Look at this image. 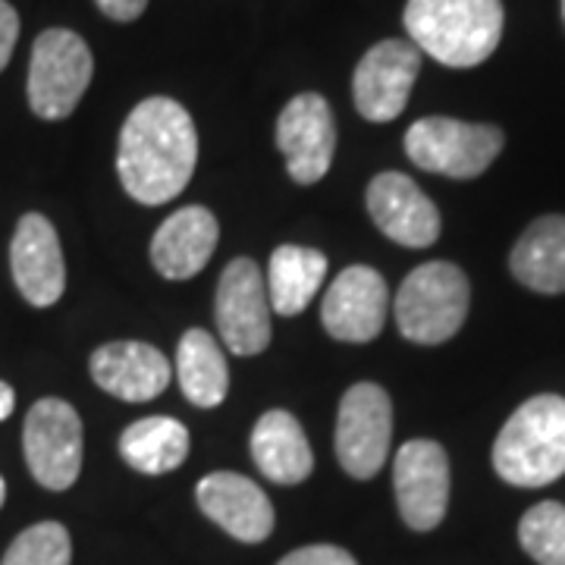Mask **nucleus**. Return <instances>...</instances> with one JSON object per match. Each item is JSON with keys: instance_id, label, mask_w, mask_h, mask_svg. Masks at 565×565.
I'll use <instances>...</instances> for the list:
<instances>
[{"instance_id": "obj_1", "label": "nucleus", "mask_w": 565, "mask_h": 565, "mask_svg": "<svg viewBox=\"0 0 565 565\" xmlns=\"http://www.w3.org/2000/svg\"><path fill=\"white\" fill-rule=\"evenodd\" d=\"M199 163V132L189 110L173 98H145L120 129L117 173L129 199L167 204L192 182Z\"/></svg>"}, {"instance_id": "obj_2", "label": "nucleus", "mask_w": 565, "mask_h": 565, "mask_svg": "<svg viewBox=\"0 0 565 565\" xmlns=\"http://www.w3.org/2000/svg\"><path fill=\"white\" fill-rule=\"evenodd\" d=\"M408 41L452 70L484 63L503 39L500 0H408L405 3Z\"/></svg>"}, {"instance_id": "obj_3", "label": "nucleus", "mask_w": 565, "mask_h": 565, "mask_svg": "<svg viewBox=\"0 0 565 565\" xmlns=\"http://www.w3.org/2000/svg\"><path fill=\"white\" fill-rule=\"evenodd\" d=\"M493 468L512 487H546L565 475V399L541 393L512 412L493 444Z\"/></svg>"}, {"instance_id": "obj_4", "label": "nucleus", "mask_w": 565, "mask_h": 565, "mask_svg": "<svg viewBox=\"0 0 565 565\" xmlns=\"http://www.w3.org/2000/svg\"><path fill=\"white\" fill-rule=\"evenodd\" d=\"M471 289L462 267L427 262L415 267L396 292V327L408 343L440 345L462 330Z\"/></svg>"}, {"instance_id": "obj_5", "label": "nucleus", "mask_w": 565, "mask_h": 565, "mask_svg": "<svg viewBox=\"0 0 565 565\" xmlns=\"http://www.w3.org/2000/svg\"><path fill=\"white\" fill-rule=\"evenodd\" d=\"M95 76V57L88 44L70 29H47L32 44L25 95L41 120H66Z\"/></svg>"}, {"instance_id": "obj_6", "label": "nucleus", "mask_w": 565, "mask_h": 565, "mask_svg": "<svg viewBox=\"0 0 565 565\" xmlns=\"http://www.w3.org/2000/svg\"><path fill=\"white\" fill-rule=\"evenodd\" d=\"M503 132L487 122H462L452 117H424L405 132V154L427 173L452 180H475L503 151Z\"/></svg>"}, {"instance_id": "obj_7", "label": "nucleus", "mask_w": 565, "mask_h": 565, "mask_svg": "<svg viewBox=\"0 0 565 565\" xmlns=\"http://www.w3.org/2000/svg\"><path fill=\"white\" fill-rule=\"evenodd\" d=\"M22 449L32 478L44 490H70L82 471V418L63 399H39L25 415Z\"/></svg>"}, {"instance_id": "obj_8", "label": "nucleus", "mask_w": 565, "mask_h": 565, "mask_svg": "<svg viewBox=\"0 0 565 565\" xmlns=\"http://www.w3.org/2000/svg\"><path fill=\"white\" fill-rule=\"evenodd\" d=\"M393 403L384 386L355 384L345 390L337 412V459L355 481H371L390 456Z\"/></svg>"}, {"instance_id": "obj_9", "label": "nucleus", "mask_w": 565, "mask_h": 565, "mask_svg": "<svg viewBox=\"0 0 565 565\" xmlns=\"http://www.w3.org/2000/svg\"><path fill=\"white\" fill-rule=\"evenodd\" d=\"M270 299L264 274L252 258H233L217 282V330L223 345L236 355H258L270 345Z\"/></svg>"}, {"instance_id": "obj_10", "label": "nucleus", "mask_w": 565, "mask_h": 565, "mask_svg": "<svg viewBox=\"0 0 565 565\" xmlns=\"http://www.w3.org/2000/svg\"><path fill=\"white\" fill-rule=\"evenodd\" d=\"M422 73V51L403 39L377 41L352 76V102L367 122L396 120Z\"/></svg>"}, {"instance_id": "obj_11", "label": "nucleus", "mask_w": 565, "mask_h": 565, "mask_svg": "<svg viewBox=\"0 0 565 565\" xmlns=\"http://www.w3.org/2000/svg\"><path fill=\"white\" fill-rule=\"evenodd\" d=\"M277 148L286 158V173L299 185H315L327 177L337 151V122L323 95L305 92L282 107Z\"/></svg>"}, {"instance_id": "obj_12", "label": "nucleus", "mask_w": 565, "mask_h": 565, "mask_svg": "<svg viewBox=\"0 0 565 565\" xmlns=\"http://www.w3.org/2000/svg\"><path fill=\"white\" fill-rule=\"evenodd\" d=\"M399 515L412 531H434L449 505V459L434 440H408L393 462Z\"/></svg>"}, {"instance_id": "obj_13", "label": "nucleus", "mask_w": 565, "mask_h": 565, "mask_svg": "<svg viewBox=\"0 0 565 565\" xmlns=\"http://www.w3.org/2000/svg\"><path fill=\"white\" fill-rule=\"evenodd\" d=\"M390 292L374 267L352 264L330 282L321 302L327 333L340 343H371L384 330Z\"/></svg>"}, {"instance_id": "obj_14", "label": "nucleus", "mask_w": 565, "mask_h": 565, "mask_svg": "<svg viewBox=\"0 0 565 565\" xmlns=\"http://www.w3.org/2000/svg\"><path fill=\"white\" fill-rule=\"evenodd\" d=\"M367 214L386 239L403 248H427L440 239V211L405 173L386 170L367 185Z\"/></svg>"}, {"instance_id": "obj_15", "label": "nucleus", "mask_w": 565, "mask_h": 565, "mask_svg": "<svg viewBox=\"0 0 565 565\" xmlns=\"http://www.w3.org/2000/svg\"><path fill=\"white\" fill-rule=\"evenodd\" d=\"M10 267L13 282L22 299L35 308H51L66 289V262L54 223L44 214H25L17 223L10 243Z\"/></svg>"}, {"instance_id": "obj_16", "label": "nucleus", "mask_w": 565, "mask_h": 565, "mask_svg": "<svg viewBox=\"0 0 565 565\" xmlns=\"http://www.w3.org/2000/svg\"><path fill=\"white\" fill-rule=\"evenodd\" d=\"M195 500L214 525L243 544H262L274 531V505L267 493L236 471H214L202 478Z\"/></svg>"}, {"instance_id": "obj_17", "label": "nucleus", "mask_w": 565, "mask_h": 565, "mask_svg": "<svg viewBox=\"0 0 565 565\" xmlns=\"http://www.w3.org/2000/svg\"><path fill=\"white\" fill-rule=\"evenodd\" d=\"M88 371L104 393L117 396L122 403H151L173 377V367L161 349L139 340L104 343L102 349H95Z\"/></svg>"}, {"instance_id": "obj_18", "label": "nucleus", "mask_w": 565, "mask_h": 565, "mask_svg": "<svg viewBox=\"0 0 565 565\" xmlns=\"http://www.w3.org/2000/svg\"><path fill=\"white\" fill-rule=\"evenodd\" d=\"M217 239H221L217 217L202 204H189L173 211L158 226L151 239V264L167 280H189L202 274L204 264L211 262Z\"/></svg>"}, {"instance_id": "obj_19", "label": "nucleus", "mask_w": 565, "mask_h": 565, "mask_svg": "<svg viewBox=\"0 0 565 565\" xmlns=\"http://www.w3.org/2000/svg\"><path fill=\"white\" fill-rule=\"evenodd\" d=\"M252 459L274 484H302L315 468V452L296 415L270 408L252 430Z\"/></svg>"}, {"instance_id": "obj_20", "label": "nucleus", "mask_w": 565, "mask_h": 565, "mask_svg": "<svg viewBox=\"0 0 565 565\" xmlns=\"http://www.w3.org/2000/svg\"><path fill=\"white\" fill-rule=\"evenodd\" d=\"M509 267L515 280L534 292H565V217L550 214L531 223L512 248Z\"/></svg>"}, {"instance_id": "obj_21", "label": "nucleus", "mask_w": 565, "mask_h": 565, "mask_svg": "<svg viewBox=\"0 0 565 565\" xmlns=\"http://www.w3.org/2000/svg\"><path fill=\"white\" fill-rule=\"evenodd\" d=\"M327 267H330L327 255H321L318 248H305V245L274 248L270 264H267V299H270V308L282 318L302 315L323 286Z\"/></svg>"}, {"instance_id": "obj_22", "label": "nucleus", "mask_w": 565, "mask_h": 565, "mask_svg": "<svg viewBox=\"0 0 565 565\" xmlns=\"http://www.w3.org/2000/svg\"><path fill=\"white\" fill-rule=\"evenodd\" d=\"M192 449L189 427L167 415H151L132 422L120 434V456L141 475H167L185 462Z\"/></svg>"}, {"instance_id": "obj_23", "label": "nucleus", "mask_w": 565, "mask_h": 565, "mask_svg": "<svg viewBox=\"0 0 565 565\" xmlns=\"http://www.w3.org/2000/svg\"><path fill=\"white\" fill-rule=\"evenodd\" d=\"M177 377L189 403L217 408L230 393V367L223 349L207 330H185L177 349Z\"/></svg>"}, {"instance_id": "obj_24", "label": "nucleus", "mask_w": 565, "mask_h": 565, "mask_svg": "<svg viewBox=\"0 0 565 565\" xmlns=\"http://www.w3.org/2000/svg\"><path fill=\"white\" fill-rule=\"evenodd\" d=\"M519 541L537 565H565V505L546 500L527 509L519 522Z\"/></svg>"}, {"instance_id": "obj_25", "label": "nucleus", "mask_w": 565, "mask_h": 565, "mask_svg": "<svg viewBox=\"0 0 565 565\" xmlns=\"http://www.w3.org/2000/svg\"><path fill=\"white\" fill-rule=\"evenodd\" d=\"M73 541L61 522H39L25 527L20 537L3 553L0 565H70Z\"/></svg>"}, {"instance_id": "obj_26", "label": "nucleus", "mask_w": 565, "mask_h": 565, "mask_svg": "<svg viewBox=\"0 0 565 565\" xmlns=\"http://www.w3.org/2000/svg\"><path fill=\"white\" fill-rule=\"evenodd\" d=\"M277 565H359L355 556L343 550V546L333 544H315V546H299L292 550L289 556H282Z\"/></svg>"}, {"instance_id": "obj_27", "label": "nucleus", "mask_w": 565, "mask_h": 565, "mask_svg": "<svg viewBox=\"0 0 565 565\" xmlns=\"http://www.w3.org/2000/svg\"><path fill=\"white\" fill-rule=\"evenodd\" d=\"M17 39H20V13L7 0H0V73L13 57Z\"/></svg>"}, {"instance_id": "obj_28", "label": "nucleus", "mask_w": 565, "mask_h": 565, "mask_svg": "<svg viewBox=\"0 0 565 565\" xmlns=\"http://www.w3.org/2000/svg\"><path fill=\"white\" fill-rule=\"evenodd\" d=\"M95 3H98V10H102L104 17L114 22L139 20L141 13H145V7H148V0H95Z\"/></svg>"}, {"instance_id": "obj_29", "label": "nucleus", "mask_w": 565, "mask_h": 565, "mask_svg": "<svg viewBox=\"0 0 565 565\" xmlns=\"http://www.w3.org/2000/svg\"><path fill=\"white\" fill-rule=\"evenodd\" d=\"M13 408H17V393H13V386L0 381V422H7L13 415Z\"/></svg>"}, {"instance_id": "obj_30", "label": "nucleus", "mask_w": 565, "mask_h": 565, "mask_svg": "<svg viewBox=\"0 0 565 565\" xmlns=\"http://www.w3.org/2000/svg\"><path fill=\"white\" fill-rule=\"evenodd\" d=\"M7 500V484H3V478H0V505Z\"/></svg>"}, {"instance_id": "obj_31", "label": "nucleus", "mask_w": 565, "mask_h": 565, "mask_svg": "<svg viewBox=\"0 0 565 565\" xmlns=\"http://www.w3.org/2000/svg\"><path fill=\"white\" fill-rule=\"evenodd\" d=\"M563 20H565V0H563Z\"/></svg>"}]
</instances>
